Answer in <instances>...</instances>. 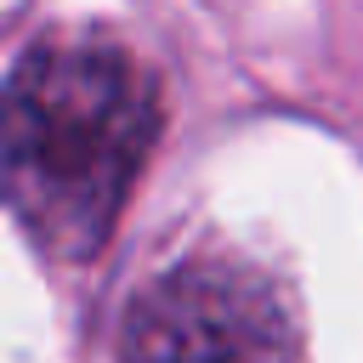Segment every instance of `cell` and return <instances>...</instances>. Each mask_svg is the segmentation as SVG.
Here are the masks:
<instances>
[{
    "label": "cell",
    "instance_id": "1",
    "mask_svg": "<svg viewBox=\"0 0 363 363\" xmlns=\"http://www.w3.org/2000/svg\"><path fill=\"white\" fill-rule=\"evenodd\" d=\"M159 136V79L102 34L34 40L6 79V204L51 261L108 244Z\"/></svg>",
    "mask_w": 363,
    "mask_h": 363
},
{
    "label": "cell",
    "instance_id": "2",
    "mask_svg": "<svg viewBox=\"0 0 363 363\" xmlns=\"http://www.w3.org/2000/svg\"><path fill=\"white\" fill-rule=\"evenodd\" d=\"M119 363H301V306L272 267L199 250L136 289Z\"/></svg>",
    "mask_w": 363,
    "mask_h": 363
}]
</instances>
